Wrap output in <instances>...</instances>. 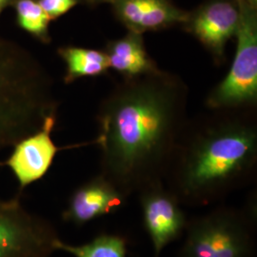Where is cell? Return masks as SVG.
<instances>
[{
  "label": "cell",
  "mask_w": 257,
  "mask_h": 257,
  "mask_svg": "<svg viewBox=\"0 0 257 257\" xmlns=\"http://www.w3.org/2000/svg\"><path fill=\"white\" fill-rule=\"evenodd\" d=\"M17 13L19 26L31 35L48 42V28L51 19L36 0H19Z\"/></svg>",
  "instance_id": "9a60e30c"
},
{
  "label": "cell",
  "mask_w": 257,
  "mask_h": 257,
  "mask_svg": "<svg viewBox=\"0 0 257 257\" xmlns=\"http://www.w3.org/2000/svg\"><path fill=\"white\" fill-rule=\"evenodd\" d=\"M55 248L74 257H127L126 239L111 233H100L81 245L67 244L59 238Z\"/></svg>",
  "instance_id": "5bb4252c"
},
{
  "label": "cell",
  "mask_w": 257,
  "mask_h": 257,
  "mask_svg": "<svg viewBox=\"0 0 257 257\" xmlns=\"http://www.w3.org/2000/svg\"><path fill=\"white\" fill-rule=\"evenodd\" d=\"M111 5L127 30L140 35L184 25L189 18V13L170 0H113Z\"/></svg>",
  "instance_id": "8fae6325"
},
{
  "label": "cell",
  "mask_w": 257,
  "mask_h": 257,
  "mask_svg": "<svg viewBox=\"0 0 257 257\" xmlns=\"http://www.w3.org/2000/svg\"><path fill=\"white\" fill-rule=\"evenodd\" d=\"M7 1H8V0H0V11L5 6V4L7 3Z\"/></svg>",
  "instance_id": "d6986e66"
},
{
  "label": "cell",
  "mask_w": 257,
  "mask_h": 257,
  "mask_svg": "<svg viewBox=\"0 0 257 257\" xmlns=\"http://www.w3.org/2000/svg\"><path fill=\"white\" fill-rule=\"evenodd\" d=\"M240 23L239 4L230 0H211L189 14L184 24L217 63L225 59L226 46L235 37Z\"/></svg>",
  "instance_id": "ba28073f"
},
{
  "label": "cell",
  "mask_w": 257,
  "mask_h": 257,
  "mask_svg": "<svg viewBox=\"0 0 257 257\" xmlns=\"http://www.w3.org/2000/svg\"><path fill=\"white\" fill-rule=\"evenodd\" d=\"M38 3L52 20L63 16L74 8L77 4V0H39Z\"/></svg>",
  "instance_id": "2e32d148"
},
{
  "label": "cell",
  "mask_w": 257,
  "mask_h": 257,
  "mask_svg": "<svg viewBox=\"0 0 257 257\" xmlns=\"http://www.w3.org/2000/svg\"><path fill=\"white\" fill-rule=\"evenodd\" d=\"M127 196L101 174L77 187L62 211V220L80 227L117 211Z\"/></svg>",
  "instance_id": "30bf717a"
},
{
  "label": "cell",
  "mask_w": 257,
  "mask_h": 257,
  "mask_svg": "<svg viewBox=\"0 0 257 257\" xmlns=\"http://www.w3.org/2000/svg\"><path fill=\"white\" fill-rule=\"evenodd\" d=\"M55 118V115L48 117L42 128L19 141L3 161L15 175L20 193L46 175L60 150L51 138Z\"/></svg>",
  "instance_id": "9c48e42d"
},
{
  "label": "cell",
  "mask_w": 257,
  "mask_h": 257,
  "mask_svg": "<svg viewBox=\"0 0 257 257\" xmlns=\"http://www.w3.org/2000/svg\"><path fill=\"white\" fill-rule=\"evenodd\" d=\"M256 197L244 207L218 206L189 220L176 257H255Z\"/></svg>",
  "instance_id": "277c9868"
},
{
  "label": "cell",
  "mask_w": 257,
  "mask_h": 257,
  "mask_svg": "<svg viewBox=\"0 0 257 257\" xmlns=\"http://www.w3.org/2000/svg\"><path fill=\"white\" fill-rule=\"evenodd\" d=\"M58 54L66 63L65 81L67 83L85 76L101 75L110 69L104 51L69 46L60 48Z\"/></svg>",
  "instance_id": "4fadbf2b"
},
{
  "label": "cell",
  "mask_w": 257,
  "mask_h": 257,
  "mask_svg": "<svg viewBox=\"0 0 257 257\" xmlns=\"http://www.w3.org/2000/svg\"><path fill=\"white\" fill-rule=\"evenodd\" d=\"M58 239L54 225L26 209L19 196L0 198V257H51Z\"/></svg>",
  "instance_id": "8992f818"
},
{
  "label": "cell",
  "mask_w": 257,
  "mask_h": 257,
  "mask_svg": "<svg viewBox=\"0 0 257 257\" xmlns=\"http://www.w3.org/2000/svg\"><path fill=\"white\" fill-rule=\"evenodd\" d=\"M91 4H101V3H112L113 0H86Z\"/></svg>",
  "instance_id": "e0dca14e"
},
{
  "label": "cell",
  "mask_w": 257,
  "mask_h": 257,
  "mask_svg": "<svg viewBox=\"0 0 257 257\" xmlns=\"http://www.w3.org/2000/svg\"><path fill=\"white\" fill-rule=\"evenodd\" d=\"M137 194L155 257H159L168 245L183 235L189 220L183 206L164 181L149 184Z\"/></svg>",
  "instance_id": "52a82bcc"
},
{
  "label": "cell",
  "mask_w": 257,
  "mask_h": 257,
  "mask_svg": "<svg viewBox=\"0 0 257 257\" xmlns=\"http://www.w3.org/2000/svg\"><path fill=\"white\" fill-rule=\"evenodd\" d=\"M55 110L53 83L42 65L24 47L0 37V156L42 128Z\"/></svg>",
  "instance_id": "3957f363"
},
{
  "label": "cell",
  "mask_w": 257,
  "mask_h": 257,
  "mask_svg": "<svg viewBox=\"0 0 257 257\" xmlns=\"http://www.w3.org/2000/svg\"><path fill=\"white\" fill-rule=\"evenodd\" d=\"M246 2H248V4H250L253 7H256L257 0H244Z\"/></svg>",
  "instance_id": "ac0fdd59"
},
{
  "label": "cell",
  "mask_w": 257,
  "mask_h": 257,
  "mask_svg": "<svg viewBox=\"0 0 257 257\" xmlns=\"http://www.w3.org/2000/svg\"><path fill=\"white\" fill-rule=\"evenodd\" d=\"M188 87L160 70L123 78L101 102L100 174L127 197L164 181L187 124Z\"/></svg>",
  "instance_id": "6da1fadb"
},
{
  "label": "cell",
  "mask_w": 257,
  "mask_h": 257,
  "mask_svg": "<svg viewBox=\"0 0 257 257\" xmlns=\"http://www.w3.org/2000/svg\"><path fill=\"white\" fill-rule=\"evenodd\" d=\"M211 110L206 117L187 121L164 177L183 207L222 201L256 175L253 108Z\"/></svg>",
  "instance_id": "7a4b0ae2"
},
{
  "label": "cell",
  "mask_w": 257,
  "mask_h": 257,
  "mask_svg": "<svg viewBox=\"0 0 257 257\" xmlns=\"http://www.w3.org/2000/svg\"><path fill=\"white\" fill-rule=\"evenodd\" d=\"M240 23L229 74L208 95L210 110L253 108L257 101L256 7L237 0Z\"/></svg>",
  "instance_id": "5b68a950"
},
{
  "label": "cell",
  "mask_w": 257,
  "mask_h": 257,
  "mask_svg": "<svg viewBox=\"0 0 257 257\" xmlns=\"http://www.w3.org/2000/svg\"><path fill=\"white\" fill-rule=\"evenodd\" d=\"M104 53L109 67L123 78L137 77L158 69L156 62L148 54L143 35L128 31L127 35L107 43Z\"/></svg>",
  "instance_id": "7c38bea8"
}]
</instances>
